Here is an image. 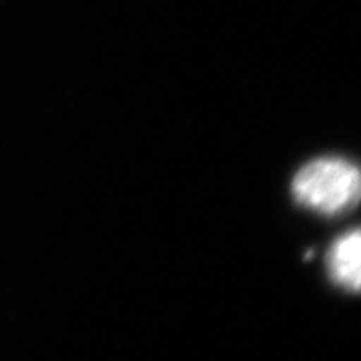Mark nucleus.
I'll return each mask as SVG.
<instances>
[{
  "mask_svg": "<svg viewBox=\"0 0 361 361\" xmlns=\"http://www.w3.org/2000/svg\"><path fill=\"white\" fill-rule=\"evenodd\" d=\"M360 171L339 157L308 162L291 180V195L299 204L321 214H341L360 197Z\"/></svg>",
  "mask_w": 361,
  "mask_h": 361,
  "instance_id": "obj_1",
  "label": "nucleus"
},
{
  "mask_svg": "<svg viewBox=\"0 0 361 361\" xmlns=\"http://www.w3.org/2000/svg\"><path fill=\"white\" fill-rule=\"evenodd\" d=\"M360 231H352L332 243L328 251V273L332 281L348 291L360 290Z\"/></svg>",
  "mask_w": 361,
  "mask_h": 361,
  "instance_id": "obj_2",
  "label": "nucleus"
}]
</instances>
